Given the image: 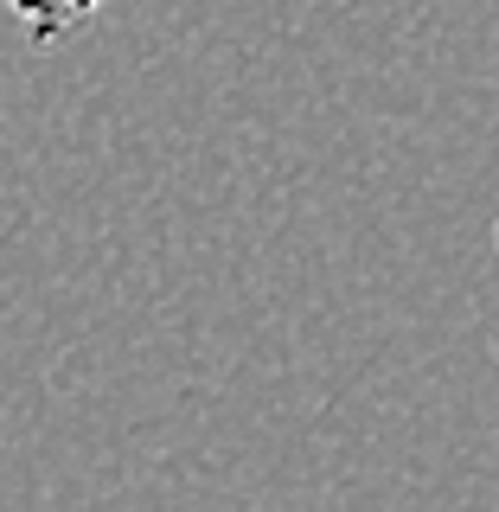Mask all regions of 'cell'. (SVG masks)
I'll return each mask as SVG.
<instances>
[{
  "label": "cell",
  "mask_w": 499,
  "mask_h": 512,
  "mask_svg": "<svg viewBox=\"0 0 499 512\" xmlns=\"http://www.w3.org/2000/svg\"><path fill=\"white\" fill-rule=\"evenodd\" d=\"M7 7H13V20L26 26V39L39 45V52H52V45L71 39L103 0H7Z\"/></svg>",
  "instance_id": "obj_1"
},
{
  "label": "cell",
  "mask_w": 499,
  "mask_h": 512,
  "mask_svg": "<svg viewBox=\"0 0 499 512\" xmlns=\"http://www.w3.org/2000/svg\"><path fill=\"white\" fill-rule=\"evenodd\" d=\"M493 237H499V231H493Z\"/></svg>",
  "instance_id": "obj_2"
}]
</instances>
